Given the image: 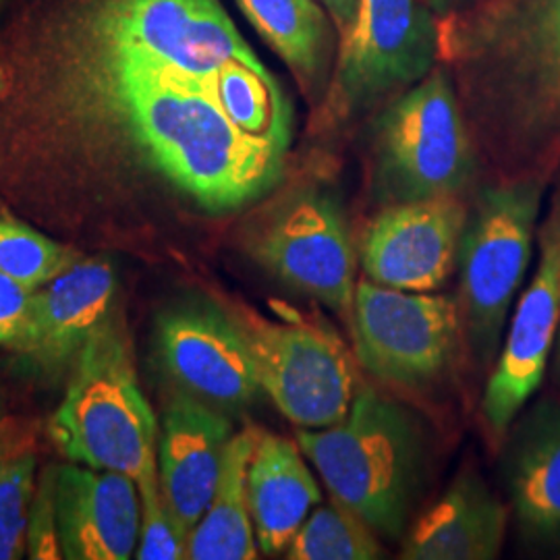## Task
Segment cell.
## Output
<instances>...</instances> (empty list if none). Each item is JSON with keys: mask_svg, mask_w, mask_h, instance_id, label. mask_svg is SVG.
<instances>
[{"mask_svg": "<svg viewBox=\"0 0 560 560\" xmlns=\"http://www.w3.org/2000/svg\"><path fill=\"white\" fill-rule=\"evenodd\" d=\"M57 50L75 96L117 120L148 162L203 208L240 210L279 183L287 152L226 115L219 69L189 73L138 55Z\"/></svg>", "mask_w": 560, "mask_h": 560, "instance_id": "6da1fadb", "label": "cell"}, {"mask_svg": "<svg viewBox=\"0 0 560 560\" xmlns=\"http://www.w3.org/2000/svg\"><path fill=\"white\" fill-rule=\"evenodd\" d=\"M488 115L515 140L560 125V0H486L441 34Z\"/></svg>", "mask_w": 560, "mask_h": 560, "instance_id": "7a4b0ae2", "label": "cell"}, {"mask_svg": "<svg viewBox=\"0 0 560 560\" xmlns=\"http://www.w3.org/2000/svg\"><path fill=\"white\" fill-rule=\"evenodd\" d=\"M298 444L335 501L376 534L399 538L425 469V439L405 407L363 388L339 423L300 428Z\"/></svg>", "mask_w": 560, "mask_h": 560, "instance_id": "3957f363", "label": "cell"}, {"mask_svg": "<svg viewBox=\"0 0 560 560\" xmlns=\"http://www.w3.org/2000/svg\"><path fill=\"white\" fill-rule=\"evenodd\" d=\"M50 436L67 459L136 481L159 465V421L143 397L129 342L110 318L73 363Z\"/></svg>", "mask_w": 560, "mask_h": 560, "instance_id": "277c9868", "label": "cell"}, {"mask_svg": "<svg viewBox=\"0 0 560 560\" xmlns=\"http://www.w3.org/2000/svg\"><path fill=\"white\" fill-rule=\"evenodd\" d=\"M65 48L138 55L189 73L260 60L219 0H81L60 27Z\"/></svg>", "mask_w": 560, "mask_h": 560, "instance_id": "5b68a950", "label": "cell"}, {"mask_svg": "<svg viewBox=\"0 0 560 560\" xmlns=\"http://www.w3.org/2000/svg\"><path fill=\"white\" fill-rule=\"evenodd\" d=\"M376 189L386 203L453 198L474 177L476 154L446 71L432 69L376 122Z\"/></svg>", "mask_w": 560, "mask_h": 560, "instance_id": "8992f818", "label": "cell"}, {"mask_svg": "<svg viewBox=\"0 0 560 560\" xmlns=\"http://www.w3.org/2000/svg\"><path fill=\"white\" fill-rule=\"evenodd\" d=\"M540 201L536 180L490 187L465 222L460 295L469 340L483 365L499 353L511 305L529 268Z\"/></svg>", "mask_w": 560, "mask_h": 560, "instance_id": "52a82bcc", "label": "cell"}, {"mask_svg": "<svg viewBox=\"0 0 560 560\" xmlns=\"http://www.w3.org/2000/svg\"><path fill=\"white\" fill-rule=\"evenodd\" d=\"M340 38L328 96L337 119L416 85L432 71L441 50V30L421 0H360Z\"/></svg>", "mask_w": 560, "mask_h": 560, "instance_id": "ba28073f", "label": "cell"}, {"mask_svg": "<svg viewBox=\"0 0 560 560\" xmlns=\"http://www.w3.org/2000/svg\"><path fill=\"white\" fill-rule=\"evenodd\" d=\"M249 256L289 289L351 316L355 258L339 203L318 189H303L254 222Z\"/></svg>", "mask_w": 560, "mask_h": 560, "instance_id": "9c48e42d", "label": "cell"}, {"mask_svg": "<svg viewBox=\"0 0 560 560\" xmlns=\"http://www.w3.org/2000/svg\"><path fill=\"white\" fill-rule=\"evenodd\" d=\"M351 322L361 365L378 381L420 386L442 376L457 353L459 303L361 280Z\"/></svg>", "mask_w": 560, "mask_h": 560, "instance_id": "30bf717a", "label": "cell"}, {"mask_svg": "<svg viewBox=\"0 0 560 560\" xmlns=\"http://www.w3.org/2000/svg\"><path fill=\"white\" fill-rule=\"evenodd\" d=\"M233 318L252 349L261 390L287 420L320 430L349 413L353 372L339 340L310 324H277L254 312Z\"/></svg>", "mask_w": 560, "mask_h": 560, "instance_id": "8fae6325", "label": "cell"}, {"mask_svg": "<svg viewBox=\"0 0 560 560\" xmlns=\"http://www.w3.org/2000/svg\"><path fill=\"white\" fill-rule=\"evenodd\" d=\"M156 351L168 378L214 409L245 407L261 393L240 324L210 303H180L156 326Z\"/></svg>", "mask_w": 560, "mask_h": 560, "instance_id": "7c38bea8", "label": "cell"}, {"mask_svg": "<svg viewBox=\"0 0 560 560\" xmlns=\"http://www.w3.org/2000/svg\"><path fill=\"white\" fill-rule=\"evenodd\" d=\"M560 328V196L540 231V260L488 381L481 411L494 434H504L540 388Z\"/></svg>", "mask_w": 560, "mask_h": 560, "instance_id": "4fadbf2b", "label": "cell"}, {"mask_svg": "<svg viewBox=\"0 0 560 560\" xmlns=\"http://www.w3.org/2000/svg\"><path fill=\"white\" fill-rule=\"evenodd\" d=\"M465 222L457 196L388 203L361 241L363 270L382 287L430 293L455 270Z\"/></svg>", "mask_w": 560, "mask_h": 560, "instance_id": "5bb4252c", "label": "cell"}, {"mask_svg": "<svg viewBox=\"0 0 560 560\" xmlns=\"http://www.w3.org/2000/svg\"><path fill=\"white\" fill-rule=\"evenodd\" d=\"M62 559L127 560L140 541L138 481L120 471L67 465L55 471Z\"/></svg>", "mask_w": 560, "mask_h": 560, "instance_id": "9a60e30c", "label": "cell"}, {"mask_svg": "<svg viewBox=\"0 0 560 560\" xmlns=\"http://www.w3.org/2000/svg\"><path fill=\"white\" fill-rule=\"evenodd\" d=\"M229 420L214 407L183 393L168 402L159 430V480L164 501L191 534L221 480Z\"/></svg>", "mask_w": 560, "mask_h": 560, "instance_id": "2e32d148", "label": "cell"}, {"mask_svg": "<svg viewBox=\"0 0 560 560\" xmlns=\"http://www.w3.org/2000/svg\"><path fill=\"white\" fill-rule=\"evenodd\" d=\"M117 277L110 261L78 260L36 291L34 337L23 355L44 372L75 363L85 342L108 320Z\"/></svg>", "mask_w": 560, "mask_h": 560, "instance_id": "e0dca14e", "label": "cell"}, {"mask_svg": "<svg viewBox=\"0 0 560 560\" xmlns=\"http://www.w3.org/2000/svg\"><path fill=\"white\" fill-rule=\"evenodd\" d=\"M509 511L474 474L428 506L402 540L407 560H490L501 555Z\"/></svg>", "mask_w": 560, "mask_h": 560, "instance_id": "ac0fdd59", "label": "cell"}, {"mask_svg": "<svg viewBox=\"0 0 560 560\" xmlns=\"http://www.w3.org/2000/svg\"><path fill=\"white\" fill-rule=\"evenodd\" d=\"M247 494L258 548L266 557L287 552L322 501L320 486L303 460L300 444L261 430H256L247 467Z\"/></svg>", "mask_w": 560, "mask_h": 560, "instance_id": "d6986e66", "label": "cell"}, {"mask_svg": "<svg viewBox=\"0 0 560 560\" xmlns=\"http://www.w3.org/2000/svg\"><path fill=\"white\" fill-rule=\"evenodd\" d=\"M502 467L523 538L560 544V405L541 402L521 421Z\"/></svg>", "mask_w": 560, "mask_h": 560, "instance_id": "ffe728a7", "label": "cell"}, {"mask_svg": "<svg viewBox=\"0 0 560 560\" xmlns=\"http://www.w3.org/2000/svg\"><path fill=\"white\" fill-rule=\"evenodd\" d=\"M256 441V428L231 436L224 451L221 480L200 523L191 529L187 559H258V540L247 494V467Z\"/></svg>", "mask_w": 560, "mask_h": 560, "instance_id": "44dd1931", "label": "cell"}, {"mask_svg": "<svg viewBox=\"0 0 560 560\" xmlns=\"http://www.w3.org/2000/svg\"><path fill=\"white\" fill-rule=\"evenodd\" d=\"M264 40L305 88L320 85L332 48L330 23L316 0H235Z\"/></svg>", "mask_w": 560, "mask_h": 560, "instance_id": "7402d4cb", "label": "cell"}, {"mask_svg": "<svg viewBox=\"0 0 560 560\" xmlns=\"http://www.w3.org/2000/svg\"><path fill=\"white\" fill-rule=\"evenodd\" d=\"M382 555L376 532L337 501L314 509L287 548L291 560H376Z\"/></svg>", "mask_w": 560, "mask_h": 560, "instance_id": "603a6c76", "label": "cell"}, {"mask_svg": "<svg viewBox=\"0 0 560 560\" xmlns=\"http://www.w3.org/2000/svg\"><path fill=\"white\" fill-rule=\"evenodd\" d=\"M80 260L75 252L13 219H0V272L38 291Z\"/></svg>", "mask_w": 560, "mask_h": 560, "instance_id": "cb8c5ba5", "label": "cell"}, {"mask_svg": "<svg viewBox=\"0 0 560 560\" xmlns=\"http://www.w3.org/2000/svg\"><path fill=\"white\" fill-rule=\"evenodd\" d=\"M34 455L0 457V560H18L27 550L30 509L36 494Z\"/></svg>", "mask_w": 560, "mask_h": 560, "instance_id": "d4e9b609", "label": "cell"}, {"mask_svg": "<svg viewBox=\"0 0 560 560\" xmlns=\"http://www.w3.org/2000/svg\"><path fill=\"white\" fill-rule=\"evenodd\" d=\"M141 499L140 541L136 559L179 560L187 559L189 532L180 525L164 501L159 480V465L138 480Z\"/></svg>", "mask_w": 560, "mask_h": 560, "instance_id": "484cf974", "label": "cell"}, {"mask_svg": "<svg viewBox=\"0 0 560 560\" xmlns=\"http://www.w3.org/2000/svg\"><path fill=\"white\" fill-rule=\"evenodd\" d=\"M36 326V291L0 272V345L25 353Z\"/></svg>", "mask_w": 560, "mask_h": 560, "instance_id": "4316f807", "label": "cell"}, {"mask_svg": "<svg viewBox=\"0 0 560 560\" xmlns=\"http://www.w3.org/2000/svg\"><path fill=\"white\" fill-rule=\"evenodd\" d=\"M55 471L46 469L42 474L40 483L36 486V494L30 509L27 523V552L30 559H62L59 540V523L55 506Z\"/></svg>", "mask_w": 560, "mask_h": 560, "instance_id": "83f0119b", "label": "cell"}, {"mask_svg": "<svg viewBox=\"0 0 560 560\" xmlns=\"http://www.w3.org/2000/svg\"><path fill=\"white\" fill-rule=\"evenodd\" d=\"M320 2L324 4V9L328 11L330 20L335 21L339 34H342L351 25L360 0H320Z\"/></svg>", "mask_w": 560, "mask_h": 560, "instance_id": "f1b7e54d", "label": "cell"}, {"mask_svg": "<svg viewBox=\"0 0 560 560\" xmlns=\"http://www.w3.org/2000/svg\"><path fill=\"white\" fill-rule=\"evenodd\" d=\"M463 0H434V4L441 9V11H451L455 7H459Z\"/></svg>", "mask_w": 560, "mask_h": 560, "instance_id": "f546056e", "label": "cell"}, {"mask_svg": "<svg viewBox=\"0 0 560 560\" xmlns=\"http://www.w3.org/2000/svg\"><path fill=\"white\" fill-rule=\"evenodd\" d=\"M4 409H2V402H0V457H4V455H11V453H2V441H4Z\"/></svg>", "mask_w": 560, "mask_h": 560, "instance_id": "4dcf8cb0", "label": "cell"}, {"mask_svg": "<svg viewBox=\"0 0 560 560\" xmlns=\"http://www.w3.org/2000/svg\"><path fill=\"white\" fill-rule=\"evenodd\" d=\"M7 90H9V78H7V73L0 69V96H2Z\"/></svg>", "mask_w": 560, "mask_h": 560, "instance_id": "1f68e13d", "label": "cell"}, {"mask_svg": "<svg viewBox=\"0 0 560 560\" xmlns=\"http://www.w3.org/2000/svg\"><path fill=\"white\" fill-rule=\"evenodd\" d=\"M557 339H559V347H557V370H559V376H560V328H559V335H557Z\"/></svg>", "mask_w": 560, "mask_h": 560, "instance_id": "d6a6232c", "label": "cell"}, {"mask_svg": "<svg viewBox=\"0 0 560 560\" xmlns=\"http://www.w3.org/2000/svg\"><path fill=\"white\" fill-rule=\"evenodd\" d=\"M0 4H2V0H0Z\"/></svg>", "mask_w": 560, "mask_h": 560, "instance_id": "836d02e7", "label": "cell"}]
</instances>
